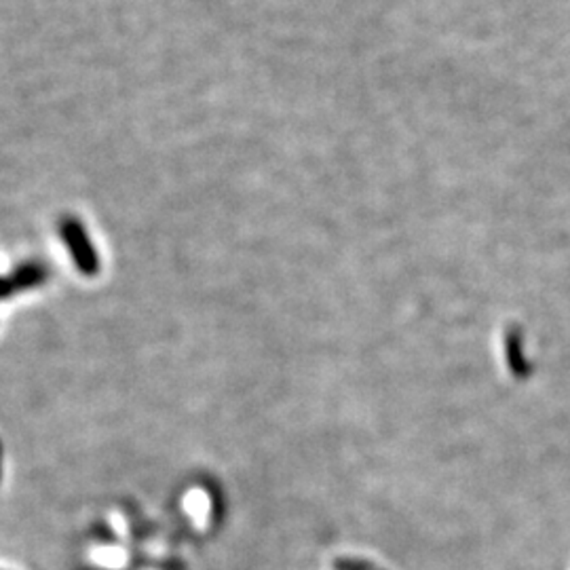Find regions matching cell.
<instances>
[{
	"label": "cell",
	"instance_id": "1",
	"mask_svg": "<svg viewBox=\"0 0 570 570\" xmlns=\"http://www.w3.org/2000/svg\"><path fill=\"white\" fill-rule=\"evenodd\" d=\"M134 509H110L83 545V562L87 570H127L134 549L131 530L136 526Z\"/></svg>",
	"mask_w": 570,
	"mask_h": 570
},
{
	"label": "cell",
	"instance_id": "4",
	"mask_svg": "<svg viewBox=\"0 0 570 570\" xmlns=\"http://www.w3.org/2000/svg\"><path fill=\"white\" fill-rule=\"evenodd\" d=\"M0 570H6V568H5V566H0Z\"/></svg>",
	"mask_w": 570,
	"mask_h": 570
},
{
	"label": "cell",
	"instance_id": "2",
	"mask_svg": "<svg viewBox=\"0 0 570 570\" xmlns=\"http://www.w3.org/2000/svg\"><path fill=\"white\" fill-rule=\"evenodd\" d=\"M178 518L182 530L195 539L203 541L214 533L222 520L220 490L208 480H195L178 494L176 501Z\"/></svg>",
	"mask_w": 570,
	"mask_h": 570
},
{
	"label": "cell",
	"instance_id": "3",
	"mask_svg": "<svg viewBox=\"0 0 570 570\" xmlns=\"http://www.w3.org/2000/svg\"><path fill=\"white\" fill-rule=\"evenodd\" d=\"M3 472H5V461H3V442H0V486H3Z\"/></svg>",
	"mask_w": 570,
	"mask_h": 570
}]
</instances>
